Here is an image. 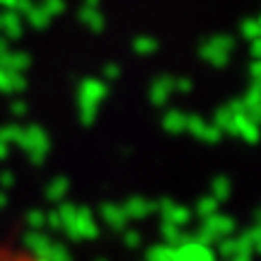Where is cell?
Segmentation results:
<instances>
[{
  "mask_svg": "<svg viewBox=\"0 0 261 261\" xmlns=\"http://www.w3.org/2000/svg\"><path fill=\"white\" fill-rule=\"evenodd\" d=\"M0 261H46V256L41 254L27 240H0Z\"/></svg>",
  "mask_w": 261,
  "mask_h": 261,
  "instance_id": "6da1fadb",
  "label": "cell"
}]
</instances>
